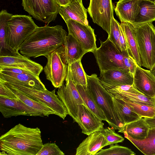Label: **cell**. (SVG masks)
<instances>
[{"label":"cell","mask_w":155,"mask_h":155,"mask_svg":"<svg viewBox=\"0 0 155 155\" xmlns=\"http://www.w3.org/2000/svg\"><path fill=\"white\" fill-rule=\"evenodd\" d=\"M41 132L19 124L0 137V155H36L43 145Z\"/></svg>","instance_id":"obj_1"},{"label":"cell","mask_w":155,"mask_h":155,"mask_svg":"<svg viewBox=\"0 0 155 155\" xmlns=\"http://www.w3.org/2000/svg\"><path fill=\"white\" fill-rule=\"evenodd\" d=\"M67 36L60 25L38 26L23 42L20 53L28 58L45 56L63 46Z\"/></svg>","instance_id":"obj_2"},{"label":"cell","mask_w":155,"mask_h":155,"mask_svg":"<svg viewBox=\"0 0 155 155\" xmlns=\"http://www.w3.org/2000/svg\"><path fill=\"white\" fill-rule=\"evenodd\" d=\"M87 88L98 106L103 112L109 125L121 130L124 125L116 107L112 95L102 84L95 74L87 76Z\"/></svg>","instance_id":"obj_3"},{"label":"cell","mask_w":155,"mask_h":155,"mask_svg":"<svg viewBox=\"0 0 155 155\" xmlns=\"http://www.w3.org/2000/svg\"><path fill=\"white\" fill-rule=\"evenodd\" d=\"M38 27L29 15H13L7 23L6 49L18 52L23 42Z\"/></svg>","instance_id":"obj_4"},{"label":"cell","mask_w":155,"mask_h":155,"mask_svg":"<svg viewBox=\"0 0 155 155\" xmlns=\"http://www.w3.org/2000/svg\"><path fill=\"white\" fill-rule=\"evenodd\" d=\"M100 42V47L92 52L100 72L115 70L130 72L124 61L129 55L127 51H120L108 37L104 41Z\"/></svg>","instance_id":"obj_5"},{"label":"cell","mask_w":155,"mask_h":155,"mask_svg":"<svg viewBox=\"0 0 155 155\" xmlns=\"http://www.w3.org/2000/svg\"><path fill=\"white\" fill-rule=\"evenodd\" d=\"M134 27L141 65L150 70L155 64V26L150 22Z\"/></svg>","instance_id":"obj_6"},{"label":"cell","mask_w":155,"mask_h":155,"mask_svg":"<svg viewBox=\"0 0 155 155\" xmlns=\"http://www.w3.org/2000/svg\"><path fill=\"white\" fill-rule=\"evenodd\" d=\"M7 86L16 89L35 101L47 106L63 120L68 114L64 105L56 95L55 89L50 91L47 89L38 90L24 84L18 83L3 82Z\"/></svg>","instance_id":"obj_7"},{"label":"cell","mask_w":155,"mask_h":155,"mask_svg":"<svg viewBox=\"0 0 155 155\" xmlns=\"http://www.w3.org/2000/svg\"><path fill=\"white\" fill-rule=\"evenodd\" d=\"M22 5L35 19L48 24L55 20L59 12L55 0H22Z\"/></svg>","instance_id":"obj_8"},{"label":"cell","mask_w":155,"mask_h":155,"mask_svg":"<svg viewBox=\"0 0 155 155\" xmlns=\"http://www.w3.org/2000/svg\"><path fill=\"white\" fill-rule=\"evenodd\" d=\"M59 48L45 56L47 61L43 68L47 79L56 88L63 85L67 73L68 65L63 61Z\"/></svg>","instance_id":"obj_9"},{"label":"cell","mask_w":155,"mask_h":155,"mask_svg":"<svg viewBox=\"0 0 155 155\" xmlns=\"http://www.w3.org/2000/svg\"><path fill=\"white\" fill-rule=\"evenodd\" d=\"M87 10L93 22L109 35L114 18L112 0H90Z\"/></svg>","instance_id":"obj_10"},{"label":"cell","mask_w":155,"mask_h":155,"mask_svg":"<svg viewBox=\"0 0 155 155\" xmlns=\"http://www.w3.org/2000/svg\"><path fill=\"white\" fill-rule=\"evenodd\" d=\"M66 83L58 88L57 92L59 99L66 108L68 114L77 122L78 105L87 106L78 91L76 85L66 76Z\"/></svg>","instance_id":"obj_11"},{"label":"cell","mask_w":155,"mask_h":155,"mask_svg":"<svg viewBox=\"0 0 155 155\" xmlns=\"http://www.w3.org/2000/svg\"><path fill=\"white\" fill-rule=\"evenodd\" d=\"M11 67L29 71L39 77L43 70L40 64L20 54L7 51L0 54V68Z\"/></svg>","instance_id":"obj_12"},{"label":"cell","mask_w":155,"mask_h":155,"mask_svg":"<svg viewBox=\"0 0 155 155\" xmlns=\"http://www.w3.org/2000/svg\"><path fill=\"white\" fill-rule=\"evenodd\" d=\"M65 22L68 27V34L75 38L87 52H92L97 48L94 30L90 25L71 19L68 20Z\"/></svg>","instance_id":"obj_13"},{"label":"cell","mask_w":155,"mask_h":155,"mask_svg":"<svg viewBox=\"0 0 155 155\" xmlns=\"http://www.w3.org/2000/svg\"><path fill=\"white\" fill-rule=\"evenodd\" d=\"M0 111L5 118L18 115L44 116L41 113L28 106L18 98L0 97Z\"/></svg>","instance_id":"obj_14"},{"label":"cell","mask_w":155,"mask_h":155,"mask_svg":"<svg viewBox=\"0 0 155 155\" xmlns=\"http://www.w3.org/2000/svg\"><path fill=\"white\" fill-rule=\"evenodd\" d=\"M77 119V123L81 129L82 133L87 135L104 128L102 120L83 105H78Z\"/></svg>","instance_id":"obj_15"},{"label":"cell","mask_w":155,"mask_h":155,"mask_svg":"<svg viewBox=\"0 0 155 155\" xmlns=\"http://www.w3.org/2000/svg\"><path fill=\"white\" fill-rule=\"evenodd\" d=\"M133 85L139 91L150 97H155V77L150 70L137 65L134 76Z\"/></svg>","instance_id":"obj_16"},{"label":"cell","mask_w":155,"mask_h":155,"mask_svg":"<svg viewBox=\"0 0 155 155\" xmlns=\"http://www.w3.org/2000/svg\"><path fill=\"white\" fill-rule=\"evenodd\" d=\"M102 130L88 135L76 149V155H95L104 147L108 145Z\"/></svg>","instance_id":"obj_17"},{"label":"cell","mask_w":155,"mask_h":155,"mask_svg":"<svg viewBox=\"0 0 155 155\" xmlns=\"http://www.w3.org/2000/svg\"><path fill=\"white\" fill-rule=\"evenodd\" d=\"M59 50L63 61L67 65L81 59L87 53L77 40L69 34L67 36L63 45Z\"/></svg>","instance_id":"obj_18"},{"label":"cell","mask_w":155,"mask_h":155,"mask_svg":"<svg viewBox=\"0 0 155 155\" xmlns=\"http://www.w3.org/2000/svg\"><path fill=\"white\" fill-rule=\"evenodd\" d=\"M58 12L65 22L71 19L89 25L87 20V10L84 7L82 0H72L66 6H59Z\"/></svg>","instance_id":"obj_19"},{"label":"cell","mask_w":155,"mask_h":155,"mask_svg":"<svg viewBox=\"0 0 155 155\" xmlns=\"http://www.w3.org/2000/svg\"><path fill=\"white\" fill-rule=\"evenodd\" d=\"M0 81L9 83H20L40 90L47 89L39 77L34 74L0 71Z\"/></svg>","instance_id":"obj_20"},{"label":"cell","mask_w":155,"mask_h":155,"mask_svg":"<svg viewBox=\"0 0 155 155\" xmlns=\"http://www.w3.org/2000/svg\"><path fill=\"white\" fill-rule=\"evenodd\" d=\"M140 0H119L114 9L121 22L133 24L140 10Z\"/></svg>","instance_id":"obj_21"},{"label":"cell","mask_w":155,"mask_h":155,"mask_svg":"<svg viewBox=\"0 0 155 155\" xmlns=\"http://www.w3.org/2000/svg\"><path fill=\"white\" fill-rule=\"evenodd\" d=\"M101 83L107 90L115 97L128 99L141 104L155 107V97H150L143 94L130 93L120 88L117 86Z\"/></svg>","instance_id":"obj_22"},{"label":"cell","mask_w":155,"mask_h":155,"mask_svg":"<svg viewBox=\"0 0 155 155\" xmlns=\"http://www.w3.org/2000/svg\"><path fill=\"white\" fill-rule=\"evenodd\" d=\"M98 78L101 82L112 85H131L134 81L130 72L115 70L101 71Z\"/></svg>","instance_id":"obj_23"},{"label":"cell","mask_w":155,"mask_h":155,"mask_svg":"<svg viewBox=\"0 0 155 155\" xmlns=\"http://www.w3.org/2000/svg\"><path fill=\"white\" fill-rule=\"evenodd\" d=\"M120 25L125 37L128 54L138 66L141 67L135 28L132 24L128 22H121Z\"/></svg>","instance_id":"obj_24"},{"label":"cell","mask_w":155,"mask_h":155,"mask_svg":"<svg viewBox=\"0 0 155 155\" xmlns=\"http://www.w3.org/2000/svg\"><path fill=\"white\" fill-rule=\"evenodd\" d=\"M140 151L146 155H155V128H149L147 137L144 139L137 140L130 137L126 132L123 133Z\"/></svg>","instance_id":"obj_25"},{"label":"cell","mask_w":155,"mask_h":155,"mask_svg":"<svg viewBox=\"0 0 155 155\" xmlns=\"http://www.w3.org/2000/svg\"><path fill=\"white\" fill-rule=\"evenodd\" d=\"M140 10L135 21L134 27L155 21V1L140 0Z\"/></svg>","instance_id":"obj_26"},{"label":"cell","mask_w":155,"mask_h":155,"mask_svg":"<svg viewBox=\"0 0 155 155\" xmlns=\"http://www.w3.org/2000/svg\"><path fill=\"white\" fill-rule=\"evenodd\" d=\"M150 127L143 117L125 124L118 132H126L132 138L142 140L147 137Z\"/></svg>","instance_id":"obj_27"},{"label":"cell","mask_w":155,"mask_h":155,"mask_svg":"<svg viewBox=\"0 0 155 155\" xmlns=\"http://www.w3.org/2000/svg\"><path fill=\"white\" fill-rule=\"evenodd\" d=\"M80 59L68 65L67 76L70 78L75 85L79 84L87 88V76Z\"/></svg>","instance_id":"obj_28"},{"label":"cell","mask_w":155,"mask_h":155,"mask_svg":"<svg viewBox=\"0 0 155 155\" xmlns=\"http://www.w3.org/2000/svg\"><path fill=\"white\" fill-rule=\"evenodd\" d=\"M8 87L17 98L28 106L41 113L44 116L48 117L51 114L55 115L54 111L45 105L34 100L16 89Z\"/></svg>","instance_id":"obj_29"},{"label":"cell","mask_w":155,"mask_h":155,"mask_svg":"<svg viewBox=\"0 0 155 155\" xmlns=\"http://www.w3.org/2000/svg\"><path fill=\"white\" fill-rule=\"evenodd\" d=\"M115 105L124 126L141 118L133 111L123 100L113 96Z\"/></svg>","instance_id":"obj_30"},{"label":"cell","mask_w":155,"mask_h":155,"mask_svg":"<svg viewBox=\"0 0 155 155\" xmlns=\"http://www.w3.org/2000/svg\"><path fill=\"white\" fill-rule=\"evenodd\" d=\"M77 89L87 107L97 117L106 121L103 112L99 107L87 88L82 86L76 85Z\"/></svg>","instance_id":"obj_31"},{"label":"cell","mask_w":155,"mask_h":155,"mask_svg":"<svg viewBox=\"0 0 155 155\" xmlns=\"http://www.w3.org/2000/svg\"><path fill=\"white\" fill-rule=\"evenodd\" d=\"M121 99L141 117H153L155 116V107L141 104L128 99Z\"/></svg>","instance_id":"obj_32"},{"label":"cell","mask_w":155,"mask_h":155,"mask_svg":"<svg viewBox=\"0 0 155 155\" xmlns=\"http://www.w3.org/2000/svg\"><path fill=\"white\" fill-rule=\"evenodd\" d=\"M12 15L6 10H2L0 12V53L8 50L5 43L7 23Z\"/></svg>","instance_id":"obj_33"},{"label":"cell","mask_w":155,"mask_h":155,"mask_svg":"<svg viewBox=\"0 0 155 155\" xmlns=\"http://www.w3.org/2000/svg\"><path fill=\"white\" fill-rule=\"evenodd\" d=\"M135 153L129 148L117 144L111 145L107 149H102L95 155H134Z\"/></svg>","instance_id":"obj_34"},{"label":"cell","mask_w":155,"mask_h":155,"mask_svg":"<svg viewBox=\"0 0 155 155\" xmlns=\"http://www.w3.org/2000/svg\"><path fill=\"white\" fill-rule=\"evenodd\" d=\"M120 34V23L114 18L111 23L110 32L108 37L117 49L122 52L119 40Z\"/></svg>","instance_id":"obj_35"},{"label":"cell","mask_w":155,"mask_h":155,"mask_svg":"<svg viewBox=\"0 0 155 155\" xmlns=\"http://www.w3.org/2000/svg\"><path fill=\"white\" fill-rule=\"evenodd\" d=\"M112 127L111 128L109 127L103 128L102 130L103 133L107 142L108 145L122 142L124 140V138L116 133Z\"/></svg>","instance_id":"obj_36"},{"label":"cell","mask_w":155,"mask_h":155,"mask_svg":"<svg viewBox=\"0 0 155 155\" xmlns=\"http://www.w3.org/2000/svg\"><path fill=\"white\" fill-rule=\"evenodd\" d=\"M65 154L54 143L43 144L36 155H64Z\"/></svg>","instance_id":"obj_37"},{"label":"cell","mask_w":155,"mask_h":155,"mask_svg":"<svg viewBox=\"0 0 155 155\" xmlns=\"http://www.w3.org/2000/svg\"><path fill=\"white\" fill-rule=\"evenodd\" d=\"M0 97L11 99H17L14 93L5 84L0 81Z\"/></svg>","instance_id":"obj_38"},{"label":"cell","mask_w":155,"mask_h":155,"mask_svg":"<svg viewBox=\"0 0 155 155\" xmlns=\"http://www.w3.org/2000/svg\"><path fill=\"white\" fill-rule=\"evenodd\" d=\"M124 61L125 66L131 75L134 77L136 68L138 65L135 61L132 58L128 55L125 57Z\"/></svg>","instance_id":"obj_39"},{"label":"cell","mask_w":155,"mask_h":155,"mask_svg":"<svg viewBox=\"0 0 155 155\" xmlns=\"http://www.w3.org/2000/svg\"><path fill=\"white\" fill-rule=\"evenodd\" d=\"M120 36L119 37V43H120V48H121L122 51H127V47L125 37H124L123 32V31L122 30V29L121 27L120 26Z\"/></svg>","instance_id":"obj_40"},{"label":"cell","mask_w":155,"mask_h":155,"mask_svg":"<svg viewBox=\"0 0 155 155\" xmlns=\"http://www.w3.org/2000/svg\"><path fill=\"white\" fill-rule=\"evenodd\" d=\"M144 118L150 128H155V116L153 117H145Z\"/></svg>","instance_id":"obj_41"},{"label":"cell","mask_w":155,"mask_h":155,"mask_svg":"<svg viewBox=\"0 0 155 155\" xmlns=\"http://www.w3.org/2000/svg\"><path fill=\"white\" fill-rule=\"evenodd\" d=\"M58 5L60 6H65L69 4L71 0H55Z\"/></svg>","instance_id":"obj_42"},{"label":"cell","mask_w":155,"mask_h":155,"mask_svg":"<svg viewBox=\"0 0 155 155\" xmlns=\"http://www.w3.org/2000/svg\"><path fill=\"white\" fill-rule=\"evenodd\" d=\"M150 72L155 77V64L152 68L151 70H150Z\"/></svg>","instance_id":"obj_43"},{"label":"cell","mask_w":155,"mask_h":155,"mask_svg":"<svg viewBox=\"0 0 155 155\" xmlns=\"http://www.w3.org/2000/svg\"><path fill=\"white\" fill-rule=\"evenodd\" d=\"M149 0V1H153V2L155 1V0Z\"/></svg>","instance_id":"obj_44"},{"label":"cell","mask_w":155,"mask_h":155,"mask_svg":"<svg viewBox=\"0 0 155 155\" xmlns=\"http://www.w3.org/2000/svg\"></svg>","instance_id":"obj_45"},{"label":"cell","mask_w":155,"mask_h":155,"mask_svg":"<svg viewBox=\"0 0 155 155\" xmlns=\"http://www.w3.org/2000/svg\"></svg>","instance_id":"obj_46"}]
</instances>
